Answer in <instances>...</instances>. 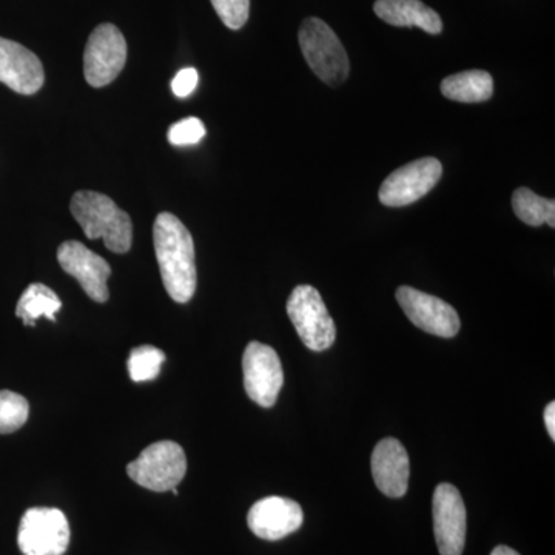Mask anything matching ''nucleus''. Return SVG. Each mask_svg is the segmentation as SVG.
<instances>
[{
    "instance_id": "f3484780",
    "label": "nucleus",
    "mask_w": 555,
    "mask_h": 555,
    "mask_svg": "<svg viewBox=\"0 0 555 555\" xmlns=\"http://www.w3.org/2000/svg\"><path fill=\"white\" fill-rule=\"evenodd\" d=\"M441 93L451 101L477 104V102L491 100L494 93V80L488 72L469 69V72L448 76L441 82Z\"/></svg>"
},
{
    "instance_id": "ddd939ff",
    "label": "nucleus",
    "mask_w": 555,
    "mask_h": 555,
    "mask_svg": "<svg viewBox=\"0 0 555 555\" xmlns=\"http://www.w3.org/2000/svg\"><path fill=\"white\" fill-rule=\"evenodd\" d=\"M305 521L301 506L284 496L259 500L248 511L247 525L255 535L269 542L294 534Z\"/></svg>"
},
{
    "instance_id": "0eeeda50",
    "label": "nucleus",
    "mask_w": 555,
    "mask_h": 555,
    "mask_svg": "<svg viewBox=\"0 0 555 555\" xmlns=\"http://www.w3.org/2000/svg\"><path fill=\"white\" fill-rule=\"evenodd\" d=\"M127 42L113 24H102L91 33L83 54V75L94 89H102L118 78L126 67Z\"/></svg>"
},
{
    "instance_id": "4be33fe9",
    "label": "nucleus",
    "mask_w": 555,
    "mask_h": 555,
    "mask_svg": "<svg viewBox=\"0 0 555 555\" xmlns=\"http://www.w3.org/2000/svg\"><path fill=\"white\" fill-rule=\"evenodd\" d=\"M222 24L230 30H240L250 14V0H210Z\"/></svg>"
},
{
    "instance_id": "4468645a",
    "label": "nucleus",
    "mask_w": 555,
    "mask_h": 555,
    "mask_svg": "<svg viewBox=\"0 0 555 555\" xmlns=\"http://www.w3.org/2000/svg\"><path fill=\"white\" fill-rule=\"evenodd\" d=\"M43 67L39 57L21 43L0 38V82L20 94L38 93L42 89Z\"/></svg>"
},
{
    "instance_id": "39448f33",
    "label": "nucleus",
    "mask_w": 555,
    "mask_h": 555,
    "mask_svg": "<svg viewBox=\"0 0 555 555\" xmlns=\"http://www.w3.org/2000/svg\"><path fill=\"white\" fill-rule=\"evenodd\" d=\"M287 315L310 350L323 352L334 345L337 327L315 287L308 284L295 287L288 297Z\"/></svg>"
},
{
    "instance_id": "423d86ee",
    "label": "nucleus",
    "mask_w": 555,
    "mask_h": 555,
    "mask_svg": "<svg viewBox=\"0 0 555 555\" xmlns=\"http://www.w3.org/2000/svg\"><path fill=\"white\" fill-rule=\"evenodd\" d=\"M67 517L54 507H31L22 517L17 545L24 555H62L67 553Z\"/></svg>"
},
{
    "instance_id": "f03ea898",
    "label": "nucleus",
    "mask_w": 555,
    "mask_h": 555,
    "mask_svg": "<svg viewBox=\"0 0 555 555\" xmlns=\"http://www.w3.org/2000/svg\"><path fill=\"white\" fill-rule=\"evenodd\" d=\"M73 217L89 240H104L113 254H127L133 243V222L115 201L96 192H78L69 204Z\"/></svg>"
},
{
    "instance_id": "393cba45",
    "label": "nucleus",
    "mask_w": 555,
    "mask_h": 555,
    "mask_svg": "<svg viewBox=\"0 0 555 555\" xmlns=\"http://www.w3.org/2000/svg\"><path fill=\"white\" fill-rule=\"evenodd\" d=\"M545 425L547 434L555 440V403L551 401L545 409Z\"/></svg>"
},
{
    "instance_id": "f8f14e48",
    "label": "nucleus",
    "mask_w": 555,
    "mask_h": 555,
    "mask_svg": "<svg viewBox=\"0 0 555 555\" xmlns=\"http://www.w3.org/2000/svg\"><path fill=\"white\" fill-rule=\"evenodd\" d=\"M57 261L68 275L78 280L93 301H107L109 297L107 281L112 275V268L104 258L78 241H67L57 248Z\"/></svg>"
},
{
    "instance_id": "20e7f679",
    "label": "nucleus",
    "mask_w": 555,
    "mask_h": 555,
    "mask_svg": "<svg viewBox=\"0 0 555 555\" xmlns=\"http://www.w3.org/2000/svg\"><path fill=\"white\" fill-rule=\"evenodd\" d=\"M185 473L188 459L184 449L175 441L150 444L127 466L131 480L153 492L173 491L184 480Z\"/></svg>"
},
{
    "instance_id": "9d476101",
    "label": "nucleus",
    "mask_w": 555,
    "mask_h": 555,
    "mask_svg": "<svg viewBox=\"0 0 555 555\" xmlns=\"http://www.w3.org/2000/svg\"><path fill=\"white\" fill-rule=\"evenodd\" d=\"M397 301L411 323L426 334L441 338H454L459 334V313L443 299L414 287L401 286L397 291Z\"/></svg>"
},
{
    "instance_id": "a211bd4d",
    "label": "nucleus",
    "mask_w": 555,
    "mask_h": 555,
    "mask_svg": "<svg viewBox=\"0 0 555 555\" xmlns=\"http://www.w3.org/2000/svg\"><path fill=\"white\" fill-rule=\"evenodd\" d=\"M62 309V301L50 287L35 283L22 294L16 306V315L24 321L25 326H35L40 317L56 320V313Z\"/></svg>"
},
{
    "instance_id": "2eb2a0df",
    "label": "nucleus",
    "mask_w": 555,
    "mask_h": 555,
    "mask_svg": "<svg viewBox=\"0 0 555 555\" xmlns=\"http://www.w3.org/2000/svg\"><path fill=\"white\" fill-rule=\"evenodd\" d=\"M372 476L383 494L400 499L408 492L411 463L406 448L396 438L379 441L372 454Z\"/></svg>"
},
{
    "instance_id": "aec40b11",
    "label": "nucleus",
    "mask_w": 555,
    "mask_h": 555,
    "mask_svg": "<svg viewBox=\"0 0 555 555\" xmlns=\"http://www.w3.org/2000/svg\"><path fill=\"white\" fill-rule=\"evenodd\" d=\"M164 361H166V353L159 350L158 347H137V349L131 350L129 363H127L130 378L134 383L152 382L160 374Z\"/></svg>"
},
{
    "instance_id": "5701e85b",
    "label": "nucleus",
    "mask_w": 555,
    "mask_h": 555,
    "mask_svg": "<svg viewBox=\"0 0 555 555\" xmlns=\"http://www.w3.org/2000/svg\"><path fill=\"white\" fill-rule=\"evenodd\" d=\"M204 137H206V127L198 118L179 120L169 130V142L177 147L198 144Z\"/></svg>"
},
{
    "instance_id": "412c9836",
    "label": "nucleus",
    "mask_w": 555,
    "mask_h": 555,
    "mask_svg": "<svg viewBox=\"0 0 555 555\" xmlns=\"http://www.w3.org/2000/svg\"><path fill=\"white\" fill-rule=\"evenodd\" d=\"M30 415V404L20 393L0 390V434L20 430Z\"/></svg>"
},
{
    "instance_id": "6ab92c4d",
    "label": "nucleus",
    "mask_w": 555,
    "mask_h": 555,
    "mask_svg": "<svg viewBox=\"0 0 555 555\" xmlns=\"http://www.w3.org/2000/svg\"><path fill=\"white\" fill-rule=\"evenodd\" d=\"M513 208L520 221L532 228L547 224L555 228V201L535 195L532 190L520 188L514 192Z\"/></svg>"
},
{
    "instance_id": "1a4fd4ad",
    "label": "nucleus",
    "mask_w": 555,
    "mask_h": 555,
    "mask_svg": "<svg viewBox=\"0 0 555 555\" xmlns=\"http://www.w3.org/2000/svg\"><path fill=\"white\" fill-rule=\"evenodd\" d=\"M243 371L248 398L261 408H272L284 383L283 366L275 349L258 341L248 343Z\"/></svg>"
},
{
    "instance_id": "b1692460",
    "label": "nucleus",
    "mask_w": 555,
    "mask_h": 555,
    "mask_svg": "<svg viewBox=\"0 0 555 555\" xmlns=\"http://www.w3.org/2000/svg\"><path fill=\"white\" fill-rule=\"evenodd\" d=\"M198 80V72L195 68L181 69L171 82V90L178 98H188L195 91Z\"/></svg>"
},
{
    "instance_id": "9b49d317",
    "label": "nucleus",
    "mask_w": 555,
    "mask_h": 555,
    "mask_svg": "<svg viewBox=\"0 0 555 555\" xmlns=\"http://www.w3.org/2000/svg\"><path fill=\"white\" fill-rule=\"evenodd\" d=\"M434 532L441 555H462L466 542V507L455 486H437L433 502Z\"/></svg>"
},
{
    "instance_id": "a878e982",
    "label": "nucleus",
    "mask_w": 555,
    "mask_h": 555,
    "mask_svg": "<svg viewBox=\"0 0 555 555\" xmlns=\"http://www.w3.org/2000/svg\"><path fill=\"white\" fill-rule=\"evenodd\" d=\"M491 555H520L509 546H496Z\"/></svg>"
},
{
    "instance_id": "dca6fc26",
    "label": "nucleus",
    "mask_w": 555,
    "mask_h": 555,
    "mask_svg": "<svg viewBox=\"0 0 555 555\" xmlns=\"http://www.w3.org/2000/svg\"><path fill=\"white\" fill-rule=\"evenodd\" d=\"M374 11L379 20L393 27H418L434 36L443 31V22L437 11L422 0H377Z\"/></svg>"
},
{
    "instance_id": "7ed1b4c3",
    "label": "nucleus",
    "mask_w": 555,
    "mask_h": 555,
    "mask_svg": "<svg viewBox=\"0 0 555 555\" xmlns=\"http://www.w3.org/2000/svg\"><path fill=\"white\" fill-rule=\"evenodd\" d=\"M298 39L302 54L318 78L327 86H341L349 76V57L326 22L309 17L302 22Z\"/></svg>"
},
{
    "instance_id": "6e6552de",
    "label": "nucleus",
    "mask_w": 555,
    "mask_h": 555,
    "mask_svg": "<svg viewBox=\"0 0 555 555\" xmlns=\"http://www.w3.org/2000/svg\"><path fill=\"white\" fill-rule=\"evenodd\" d=\"M443 166L436 158L416 159L389 175L379 188L383 206L406 207L426 196L440 181Z\"/></svg>"
},
{
    "instance_id": "f257e3e1",
    "label": "nucleus",
    "mask_w": 555,
    "mask_h": 555,
    "mask_svg": "<svg viewBox=\"0 0 555 555\" xmlns=\"http://www.w3.org/2000/svg\"><path fill=\"white\" fill-rule=\"evenodd\" d=\"M156 258L164 287L173 301L189 302L196 292L195 244L188 228L175 215L164 211L153 225Z\"/></svg>"
}]
</instances>
